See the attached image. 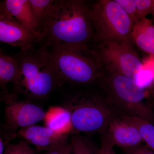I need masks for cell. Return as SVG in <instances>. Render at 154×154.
I'll return each mask as SVG.
<instances>
[{"label": "cell", "instance_id": "29", "mask_svg": "<svg viewBox=\"0 0 154 154\" xmlns=\"http://www.w3.org/2000/svg\"><path fill=\"white\" fill-rule=\"evenodd\" d=\"M3 52V51L2 50V49H1V48H0V52Z\"/></svg>", "mask_w": 154, "mask_h": 154}, {"label": "cell", "instance_id": "19", "mask_svg": "<svg viewBox=\"0 0 154 154\" xmlns=\"http://www.w3.org/2000/svg\"><path fill=\"white\" fill-rule=\"evenodd\" d=\"M3 154H35V151L23 140L17 143L6 144Z\"/></svg>", "mask_w": 154, "mask_h": 154}, {"label": "cell", "instance_id": "4", "mask_svg": "<svg viewBox=\"0 0 154 154\" xmlns=\"http://www.w3.org/2000/svg\"><path fill=\"white\" fill-rule=\"evenodd\" d=\"M98 82L118 116H136L154 125V111L146 101V89L134 79L105 70Z\"/></svg>", "mask_w": 154, "mask_h": 154}, {"label": "cell", "instance_id": "11", "mask_svg": "<svg viewBox=\"0 0 154 154\" xmlns=\"http://www.w3.org/2000/svg\"><path fill=\"white\" fill-rule=\"evenodd\" d=\"M106 132L113 145L124 150L140 145L143 141L138 130L118 116L111 120Z\"/></svg>", "mask_w": 154, "mask_h": 154}, {"label": "cell", "instance_id": "8", "mask_svg": "<svg viewBox=\"0 0 154 154\" xmlns=\"http://www.w3.org/2000/svg\"><path fill=\"white\" fill-rule=\"evenodd\" d=\"M17 98L16 94L5 92L3 95L6 128L20 129L43 120L45 111L42 108L31 102L18 100Z\"/></svg>", "mask_w": 154, "mask_h": 154}, {"label": "cell", "instance_id": "17", "mask_svg": "<svg viewBox=\"0 0 154 154\" xmlns=\"http://www.w3.org/2000/svg\"><path fill=\"white\" fill-rule=\"evenodd\" d=\"M71 154H98L99 148L88 138L73 135L70 140Z\"/></svg>", "mask_w": 154, "mask_h": 154}, {"label": "cell", "instance_id": "7", "mask_svg": "<svg viewBox=\"0 0 154 154\" xmlns=\"http://www.w3.org/2000/svg\"><path fill=\"white\" fill-rule=\"evenodd\" d=\"M104 70L135 79L143 66L131 45L121 42L99 43L94 49Z\"/></svg>", "mask_w": 154, "mask_h": 154}, {"label": "cell", "instance_id": "21", "mask_svg": "<svg viewBox=\"0 0 154 154\" xmlns=\"http://www.w3.org/2000/svg\"><path fill=\"white\" fill-rule=\"evenodd\" d=\"M129 17L133 23L137 22L134 0H115Z\"/></svg>", "mask_w": 154, "mask_h": 154}, {"label": "cell", "instance_id": "18", "mask_svg": "<svg viewBox=\"0 0 154 154\" xmlns=\"http://www.w3.org/2000/svg\"><path fill=\"white\" fill-rule=\"evenodd\" d=\"M54 1L55 0H29L30 7L38 25L47 16Z\"/></svg>", "mask_w": 154, "mask_h": 154}, {"label": "cell", "instance_id": "13", "mask_svg": "<svg viewBox=\"0 0 154 154\" xmlns=\"http://www.w3.org/2000/svg\"><path fill=\"white\" fill-rule=\"evenodd\" d=\"M131 38L140 49L154 57V25L150 19L145 18L135 22Z\"/></svg>", "mask_w": 154, "mask_h": 154}, {"label": "cell", "instance_id": "16", "mask_svg": "<svg viewBox=\"0 0 154 154\" xmlns=\"http://www.w3.org/2000/svg\"><path fill=\"white\" fill-rule=\"evenodd\" d=\"M119 117L134 126L139 131L147 146L154 152V125L136 116Z\"/></svg>", "mask_w": 154, "mask_h": 154}, {"label": "cell", "instance_id": "10", "mask_svg": "<svg viewBox=\"0 0 154 154\" xmlns=\"http://www.w3.org/2000/svg\"><path fill=\"white\" fill-rule=\"evenodd\" d=\"M18 135L36 149L46 151L68 138V135H61L46 126L33 125L20 128Z\"/></svg>", "mask_w": 154, "mask_h": 154}, {"label": "cell", "instance_id": "1", "mask_svg": "<svg viewBox=\"0 0 154 154\" xmlns=\"http://www.w3.org/2000/svg\"><path fill=\"white\" fill-rule=\"evenodd\" d=\"M38 31L39 43L48 49L88 44L94 33L91 6L83 0H55Z\"/></svg>", "mask_w": 154, "mask_h": 154}, {"label": "cell", "instance_id": "9", "mask_svg": "<svg viewBox=\"0 0 154 154\" xmlns=\"http://www.w3.org/2000/svg\"><path fill=\"white\" fill-rule=\"evenodd\" d=\"M0 42L20 50L29 49L39 43V37L14 18L0 19Z\"/></svg>", "mask_w": 154, "mask_h": 154}, {"label": "cell", "instance_id": "12", "mask_svg": "<svg viewBox=\"0 0 154 154\" xmlns=\"http://www.w3.org/2000/svg\"><path fill=\"white\" fill-rule=\"evenodd\" d=\"M4 3L6 10L11 16L39 37V25L29 0H5Z\"/></svg>", "mask_w": 154, "mask_h": 154}, {"label": "cell", "instance_id": "27", "mask_svg": "<svg viewBox=\"0 0 154 154\" xmlns=\"http://www.w3.org/2000/svg\"><path fill=\"white\" fill-rule=\"evenodd\" d=\"M5 148L4 142H3L2 139L0 137V154H3L4 153Z\"/></svg>", "mask_w": 154, "mask_h": 154}, {"label": "cell", "instance_id": "23", "mask_svg": "<svg viewBox=\"0 0 154 154\" xmlns=\"http://www.w3.org/2000/svg\"><path fill=\"white\" fill-rule=\"evenodd\" d=\"M45 154H71V145L69 139L48 151Z\"/></svg>", "mask_w": 154, "mask_h": 154}, {"label": "cell", "instance_id": "2", "mask_svg": "<svg viewBox=\"0 0 154 154\" xmlns=\"http://www.w3.org/2000/svg\"><path fill=\"white\" fill-rule=\"evenodd\" d=\"M49 50L51 65L61 85L98 82L104 74L99 57L87 43L63 45Z\"/></svg>", "mask_w": 154, "mask_h": 154}, {"label": "cell", "instance_id": "22", "mask_svg": "<svg viewBox=\"0 0 154 154\" xmlns=\"http://www.w3.org/2000/svg\"><path fill=\"white\" fill-rule=\"evenodd\" d=\"M101 145L98 154H116L114 151V145L105 132L101 135Z\"/></svg>", "mask_w": 154, "mask_h": 154}, {"label": "cell", "instance_id": "3", "mask_svg": "<svg viewBox=\"0 0 154 154\" xmlns=\"http://www.w3.org/2000/svg\"><path fill=\"white\" fill-rule=\"evenodd\" d=\"M14 57L18 68V79L13 85L16 92L42 98L61 85L51 65L49 50L43 45L20 50Z\"/></svg>", "mask_w": 154, "mask_h": 154}, {"label": "cell", "instance_id": "26", "mask_svg": "<svg viewBox=\"0 0 154 154\" xmlns=\"http://www.w3.org/2000/svg\"><path fill=\"white\" fill-rule=\"evenodd\" d=\"M153 70L154 73V62L153 65ZM147 94L149 95L150 96H151L153 99H154V80L151 85L146 90Z\"/></svg>", "mask_w": 154, "mask_h": 154}, {"label": "cell", "instance_id": "15", "mask_svg": "<svg viewBox=\"0 0 154 154\" xmlns=\"http://www.w3.org/2000/svg\"><path fill=\"white\" fill-rule=\"evenodd\" d=\"M18 78V68L14 57L0 52V84L11 82L14 84Z\"/></svg>", "mask_w": 154, "mask_h": 154}, {"label": "cell", "instance_id": "25", "mask_svg": "<svg viewBox=\"0 0 154 154\" xmlns=\"http://www.w3.org/2000/svg\"><path fill=\"white\" fill-rule=\"evenodd\" d=\"M5 18H13V17L9 14L6 10L4 5V1H0V19Z\"/></svg>", "mask_w": 154, "mask_h": 154}, {"label": "cell", "instance_id": "28", "mask_svg": "<svg viewBox=\"0 0 154 154\" xmlns=\"http://www.w3.org/2000/svg\"><path fill=\"white\" fill-rule=\"evenodd\" d=\"M151 14H152L154 18V0H152V10Z\"/></svg>", "mask_w": 154, "mask_h": 154}, {"label": "cell", "instance_id": "6", "mask_svg": "<svg viewBox=\"0 0 154 154\" xmlns=\"http://www.w3.org/2000/svg\"><path fill=\"white\" fill-rule=\"evenodd\" d=\"M94 36L99 43L117 41L131 45L134 23L115 0H99L91 6Z\"/></svg>", "mask_w": 154, "mask_h": 154}, {"label": "cell", "instance_id": "5", "mask_svg": "<svg viewBox=\"0 0 154 154\" xmlns=\"http://www.w3.org/2000/svg\"><path fill=\"white\" fill-rule=\"evenodd\" d=\"M66 105L73 129L80 132L102 135L111 120L118 116L104 96L78 94L69 99Z\"/></svg>", "mask_w": 154, "mask_h": 154}, {"label": "cell", "instance_id": "20", "mask_svg": "<svg viewBox=\"0 0 154 154\" xmlns=\"http://www.w3.org/2000/svg\"><path fill=\"white\" fill-rule=\"evenodd\" d=\"M137 21L146 18L151 13L152 0H134Z\"/></svg>", "mask_w": 154, "mask_h": 154}, {"label": "cell", "instance_id": "14", "mask_svg": "<svg viewBox=\"0 0 154 154\" xmlns=\"http://www.w3.org/2000/svg\"><path fill=\"white\" fill-rule=\"evenodd\" d=\"M43 120L45 126L58 134L68 135L73 130L70 114L65 107H49L45 111Z\"/></svg>", "mask_w": 154, "mask_h": 154}, {"label": "cell", "instance_id": "24", "mask_svg": "<svg viewBox=\"0 0 154 154\" xmlns=\"http://www.w3.org/2000/svg\"><path fill=\"white\" fill-rule=\"evenodd\" d=\"M124 151V154H154V152L147 146L141 145Z\"/></svg>", "mask_w": 154, "mask_h": 154}]
</instances>
